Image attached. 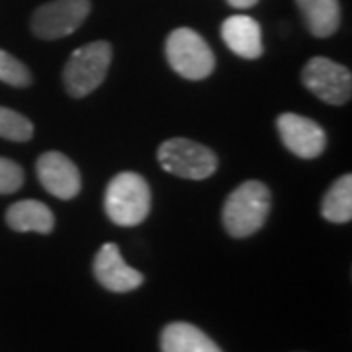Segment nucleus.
<instances>
[{
    "label": "nucleus",
    "mask_w": 352,
    "mask_h": 352,
    "mask_svg": "<svg viewBox=\"0 0 352 352\" xmlns=\"http://www.w3.org/2000/svg\"><path fill=\"white\" fill-rule=\"evenodd\" d=\"M309 34L315 38L333 36L340 24L339 0H296Z\"/></svg>",
    "instance_id": "4468645a"
},
{
    "label": "nucleus",
    "mask_w": 352,
    "mask_h": 352,
    "mask_svg": "<svg viewBox=\"0 0 352 352\" xmlns=\"http://www.w3.org/2000/svg\"><path fill=\"white\" fill-rule=\"evenodd\" d=\"M276 127L286 149L300 159H315L327 147V135L323 127L305 116L294 112L282 113L276 120Z\"/></svg>",
    "instance_id": "6e6552de"
},
{
    "label": "nucleus",
    "mask_w": 352,
    "mask_h": 352,
    "mask_svg": "<svg viewBox=\"0 0 352 352\" xmlns=\"http://www.w3.org/2000/svg\"><path fill=\"white\" fill-rule=\"evenodd\" d=\"M22 184H24L22 166L10 159L0 157V194H12L22 188Z\"/></svg>",
    "instance_id": "a211bd4d"
},
{
    "label": "nucleus",
    "mask_w": 352,
    "mask_h": 352,
    "mask_svg": "<svg viewBox=\"0 0 352 352\" xmlns=\"http://www.w3.org/2000/svg\"><path fill=\"white\" fill-rule=\"evenodd\" d=\"M36 168L41 186L55 198L71 200L80 192V173L75 163L63 153H43L38 159Z\"/></svg>",
    "instance_id": "1a4fd4ad"
},
{
    "label": "nucleus",
    "mask_w": 352,
    "mask_h": 352,
    "mask_svg": "<svg viewBox=\"0 0 352 352\" xmlns=\"http://www.w3.org/2000/svg\"><path fill=\"white\" fill-rule=\"evenodd\" d=\"M90 14V0H53L32 16V32L41 39H61L76 32Z\"/></svg>",
    "instance_id": "0eeeda50"
},
{
    "label": "nucleus",
    "mask_w": 352,
    "mask_h": 352,
    "mask_svg": "<svg viewBox=\"0 0 352 352\" xmlns=\"http://www.w3.org/2000/svg\"><path fill=\"white\" fill-rule=\"evenodd\" d=\"M302 80L309 92L333 106H342L351 100L352 75L342 65L327 57L309 59L302 71Z\"/></svg>",
    "instance_id": "423d86ee"
},
{
    "label": "nucleus",
    "mask_w": 352,
    "mask_h": 352,
    "mask_svg": "<svg viewBox=\"0 0 352 352\" xmlns=\"http://www.w3.org/2000/svg\"><path fill=\"white\" fill-rule=\"evenodd\" d=\"M94 276L102 286L116 294L133 292L143 284V274L124 261L118 245L106 243L94 258Z\"/></svg>",
    "instance_id": "9d476101"
},
{
    "label": "nucleus",
    "mask_w": 352,
    "mask_h": 352,
    "mask_svg": "<svg viewBox=\"0 0 352 352\" xmlns=\"http://www.w3.org/2000/svg\"><path fill=\"white\" fill-rule=\"evenodd\" d=\"M270 212V190L258 180L243 182L235 188L223 206V227L235 237L243 239L256 233L264 226Z\"/></svg>",
    "instance_id": "f257e3e1"
},
{
    "label": "nucleus",
    "mask_w": 352,
    "mask_h": 352,
    "mask_svg": "<svg viewBox=\"0 0 352 352\" xmlns=\"http://www.w3.org/2000/svg\"><path fill=\"white\" fill-rule=\"evenodd\" d=\"M0 138L8 141H30L34 138V124L22 113L0 106Z\"/></svg>",
    "instance_id": "dca6fc26"
},
{
    "label": "nucleus",
    "mask_w": 352,
    "mask_h": 352,
    "mask_svg": "<svg viewBox=\"0 0 352 352\" xmlns=\"http://www.w3.org/2000/svg\"><path fill=\"white\" fill-rule=\"evenodd\" d=\"M161 349L163 352H223L201 329L184 321L164 327Z\"/></svg>",
    "instance_id": "ddd939ff"
},
{
    "label": "nucleus",
    "mask_w": 352,
    "mask_h": 352,
    "mask_svg": "<svg viewBox=\"0 0 352 352\" xmlns=\"http://www.w3.org/2000/svg\"><path fill=\"white\" fill-rule=\"evenodd\" d=\"M166 59L188 80H201L215 69V55L208 41L190 28H178L166 38Z\"/></svg>",
    "instance_id": "20e7f679"
},
{
    "label": "nucleus",
    "mask_w": 352,
    "mask_h": 352,
    "mask_svg": "<svg viewBox=\"0 0 352 352\" xmlns=\"http://www.w3.org/2000/svg\"><path fill=\"white\" fill-rule=\"evenodd\" d=\"M104 208L116 226H139L151 212V188L138 173H120L106 188Z\"/></svg>",
    "instance_id": "f03ea898"
},
{
    "label": "nucleus",
    "mask_w": 352,
    "mask_h": 352,
    "mask_svg": "<svg viewBox=\"0 0 352 352\" xmlns=\"http://www.w3.org/2000/svg\"><path fill=\"white\" fill-rule=\"evenodd\" d=\"M221 38L227 47L243 59H258L263 55V32L251 16H229L221 24Z\"/></svg>",
    "instance_id": "9b49d317"
},
{
    "label": "nucleus",
    "mask_w": 352,
    "mask_h": 352,
    "mask_svg": "<svg viewBox=\"0 0 352 352\" xmlns=\"http://www.w3.org/2000/svg\"><path fill=\"white\" fill-rule=\"evenodd\" d=\"M321 214L331 223H346L352 219V176L342 175L327 190L321 204Z\"/></svg>",
    "instance_id": "2eb2a0df"
},
{
    "label": "nucleus",
    "mask_w": 352,
    "mask_h": 352,
    "mask_svg": "<svg viewBox=\"0 0 352 352\" xmlns=\"http://www.w3.org/2000/svg\"><path fill=\"white\" fill-rule=\"evenodd\" d=\"M157 159L166 173L188 180L210 178L217 168V157L210 147L182 138L164 141Z\"/></svg>",
    "instance_id": "39448f33"
},
{
    "label": "nucleus",
    "mask_w": 352,
    "mask_h": 352,
    "mask_svg": "<svg viewBox=\"0 0 352 352\" xmlns=\"http://www.w3.org/2000/svg\"><path fill=\"white\" fill-rule=\"evenodd\" d=\"M112 63V45L92 41L73 51L63 69V82L73 98H85L104 82Z\"/></svg>",
    "instance_id": "7ed1b4c3"
},
{
    "label": "nucleus",
    "mask_w": 352,
    "mask_h": 352,
    "mask_svg": "<svg viewBox=\"0 0 352 352\" xmlns=\"http://www.w3.org/2000/svg\"><path fill=\"white\" fill-rule=\"evenodd\" d=\"M0 80L12 87L24 88L32 82V73L20 59H16L8 51L0 50Z\"/></svg>",
    "instance_id": "f3484780"
},
{
    "label": "nucleus",
    "mask_w": 352,
    "mask_h": 352,
    "mask_svg": "<svg viewBox=\"0 0 352 352\" xmlns=\"http://www.w3.org/2000/svg\"><path fill=\"white\" fill-rule=\"evenodd\" d=\"M256 2H258V0H227V4L233 6V8H237V10L252 8V6H256Z\"/></svg>",
    "instance_id": "6ab92c4d"
},
{
    "label": "nucleus",
    "mask_w": 352,
    "mask_h": 352,
    "mask_svg": "<svg viewBox=\"0 0 352 352\" xmlns=\"http://www.w3.org/2000/svg\"><path fill=\"white\" fill-rule=\"evenodd\" d=\"M6 223L18 233H51L55 217L51 210L38 200H22L12 204L6 212Z\"/></svg>",
    "instance_id": "f8f14e48"
}]
</instances>
